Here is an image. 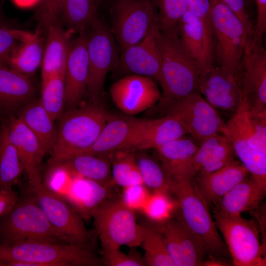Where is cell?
Segmentation results:
<instances>
[{
    "instance_id": "obj_36",
    "label": "cell",
    "mask_w": 266,
    "mask_h": 266,
    "mask_svg": "<svg viewBox=\"0 0 266 266\" xmlns=\"http://www.w3.org/2000/svg\"><path fill=\"white\" fill-rule=\"evenodd\" d=\"M141 244L144 250L146 266H174L168 254L163 236L156 227L140 225Z\"/></svg>"
},
{
    "instance_id": "obj_20",
    "label": "cell",
    "mask_w": 266,
    "mask_h": 266,
    "mask_svg": "<svg viewBox=\"0 0 266 266\" xmlns=\"http://www.w3.org/2000/svg\"><path fill=\"white\" fill-rule=\"evenodd\" d=\"M187 134L181 124L173 117L153 119L135 118L132 136L126 150L145 151L157 148Z\"/></svg>"
},
{
    "instance_id": "obj_2",
    "label": "cell",
    "mask_w": 266,
    "mask_h": 266,
    "mask_svg": "<svg viewBox=\"0 0 266 266\" xmlns=\"http://www.w3.org/2000/svg\"><path fill=\"white\" fill-rule=\"evenodd\" d=\"M111 117L99 102H91L64 112L57 128L49 168L87 151Z\"/></svg>"
},
{
    "instance_id": "obj_17",
    "label": "cell",
    "mask_w": 266,
    "mask_h": 266,
    "mask_svg": "<svg viewBox=\"0 0 266 266\" xmlns=\"http://www.w3.org/2000/svg\"><path fill=\"white\" fill-rule=\"evenodd\" d=\"M159 32L156 24L141 41L122 51L118 66L132 74L151 78L160 84L162 57Z\"/></svg>"
},
{
    "instance_id": "obj_13",
    "label": "cell",
    "mask_w": 266,
    "mask_h": 266,
    "mask_svg": "<svg viewBox=\"0 0 266 266\" xmlns=\"http://www.w3.org/2000/svg\"><path fill=\"white\" fill-rule=\"evenodd\" d=\"M242 68L241 100L253 113L266 112V51L252 36L245 44Z\"/></svg>"
},
{
    "instance_id": "obj_31",
    "label": "cell",
    "mask_w": 266,
    "mask_h": 266,
    "mask_svg": "<svg viewBox=\"0 0 266 266\" xmlns=\"http://www.w3.org/2000/svg\"><path fill=\"white\" fill-rule=\"evenodd\" d=\"M44 35L37 26L31 39L20 43L15 48L7 66L29 76L33 74L41 65L44 52Z\"/></svg>"
},
{
    "instance_id": "obj_35",
    "label": "cell",
    "mask_w": 266,
    "mask_h": 266,
    "mask_svg": "<svg viewBox=\"0 0 266 266\" xmlns=\"http://www.w3.org/2000/svg\"><path fill=\"white\" fill-rule=\"evenodd\" d=\"M111 175L113 183L123 188L143 181L136 156L133 152L121 150L110 154Z\"/></svg>"
},
{
    "instance_id": "obj_33",
    "label": "cell",
    "mask_w": 266,
    "mask_h": 266,
    "mask_svg": "<svg viewBox=\"0 0 266 266\" xmlns=\"http://www.w3.org/2000/svg\"><path fill=\"white\" fill-rule=\"evenodd\" d=\"M24 170L17 150L2 123L0 127V190L12 189Z\"/></svg>"
},
{
    "instance_id": "obj_10",
    "label": "cell",
    "mask_w": 266,
    "mask_h": 266,
    "mask_svg": "<svg viewBox=\"0 0 266 266\" xmlns=\"http://www.w3.org/2000/svg\"><path fill=\"white\" fill-rule=\"evenodd\" d=\"M89 28V33L86 32L89 66L87 93L91 102H100L106 77L117 67L119 57L113 34L103 22L97 17Z\"/></svg>"
},
{
    "instance_id": "obj_25",
    "label": "cell",
    "mask_w": 266,
    "mask_h": 266,
    "mask_svg": "<svg viewBox=\"0 0 266 266\" xmlns=\"http://www.w3.org/2000/svg\"><path fill=\"white\" fill-rule=\"evenodd\" d=\"M236 157L233 145L221 133H214L199 145L193 159L194 178L213 172L227 165Z\"/></svg>"
},
{
    "instance_id": "obj_16",
    "label": "cell",
    "mask_w": 266,
    "mask_h": 266,
    "mask_svg": "<svg viewBox=\"0 0 266 266\" xmlns=\"http://www.w3.org/2000/svg\"><path fill=\"white\" fill-rule=\"evenodd\" d=\"M178 34L200 75L215 67L214 40L212 27L188 10L179 22Z\"/></svg>"
},
{
    "instance_id": "obj_38",
    "label": "cell",
    "mask_w": 266,
    "mask_h": 266,
    "mask_svg": "<svg viewBox=\"0 0 266 266\" xmlns=\"http://www.w3.org/2000/svg\"><path fill=\"white\" fill-rule=\"evenodd\" d=\"M135 156L143 184L153 192L169 193L171 180L162 164L144 153Z\"/></svg>"
},
{
    "instance_id": "obj_37",
    "label": "cell",
    "mask_w": 266,
    "mask_h": 266,
    "mask_svg": "<svg viewBox=\"0 0 266 266\" xmlns=\"http://www.w3.org/2000/svg\"><path fill=\"white\" fill-rule=\"evenodd\" d=\"M65 79V76L56 75L42 81L39 100L54 121L60 119L64 113Z\"/></svg>"
},
{
    "instance_id": "obj_29",
    "label": "cell",
    "mask_w": 266,
    "mask_h": 266,
    "mask_svg": "<svg viewBox=\"0 0 266 266\" xmlns=\"http://www.w3.org/2000/svg\"><path fill=\"white\" fill-rule=\"evenodd\" d=\"M135 121V118L111 116L94 144L84 154L108 156L126 150Z\"/></svg>"
},
{
    "instance_id": "obj_42",
    "label": "cell",
    "mask_w": 266,
    "mask_h": 266,
    "mask_svg": "<svg viewBox=\"0 0 266 266\" xmlns=\"http://www.w3.org/2000/svg\"><path fill=\"white\" fill-rule=\"evenodd\" d=\"M63 0H41L35 14L37 26L45 34L50 25L59 20Z\"/></svg>"
},
{
    "instance_id": "obj_5",
    "label": "cell",
    "mask_w": 266,
    "mask_h": 266,
    "mask_svg": "<svg viewBox=\"0 0 266 266\" xmlns=\"http://www.w3.org/2000/svg\"><path fill=\"white\" fill-rule=\"evenodd\" d=\"M214 40V56L219 66L242 75L246 43L252 35L234 13L220 0H209Z\"/></svg>"
},
{
    "instance_id": "obj_18",
    "label": "cell",
    "mask_w": 266,
    "mask_h": 266,
    "mask_svg": "<svg viewBox=\"0 0 266 266\" xmlns=\"http://www.w3.org/2000/svg\"><path fill=\"white\" fill-rule=\"evenodd\" d=\"M174 266H199L206 259L196 237L176 217L157 224Z\"/></svg>"
},
{
    "instance_id": "obj_11",
    "label": "cell",
    "mask_w": 266,
    "mask_h": 266,
    "mask_svg": "<svg viewBox=\"0 0 266 266\" xmlns=\"http://www.w3.org/2000/svg\"><path fill=\"white\" fill-rule=\"evenodd\" d=\"M32 196L51 225L72 243L89 242L91 234L82 217L61 195L51 190L43 182L31 188Z\"/></svg>"
},
{
    "instance_id": "obj_22",
    "label": "cell",
    "mask_w": 266,
    "mask_h": 266,
    "mask_svg": "<svg viewBox=\"0 0 266 266\" xmlns=\"http://www.w3.org/2000/svg\"><path fill=\"white\" fill-rule=\"evenodd\" d=\"M250 174L239 160H234L213 172L200 174L194 179L207 204L214 205L225 195Z\"/></svg>"
},
{
    "instance_id": "obj_14",
    "label": "cell",
    "mask_w": 266,
    "mask_h": 266,
    "mask_svg": "<svg viewBox=\"0 0 266 266\" xmlns=\"http://www.w3.org/2000/svg\"><path fill=\"white\" fill-rule=\"evenodd\" d=\"M113 103L128 115L140 113L154 106L162 95L156 82L147 76L132 74L115 82L110 88Z\"/></svg>"
},
{
    "instance_id": "obj_19",
    "label": "cell",
    "mask_w": 266,
    "mask_h": 266,
    "mask_svg": "<svg viewBox=\"0 0 266 266\" xmlns=\"http://www.w3.org/2000/svg\"><path fill=\"white\" fill-rule=\"evenodd\" d=\"M3 121L19 153L31 188L40 186L43 183L41 164L46 154L40 141L19 117L11 116Z\"/></svg>"
},
{
    "instance_id": "obj_34",
    "label": "cell",
    "mask_w": 266,
    "mask_h": 266,
    "mask_svg": "<svg viewBox=\"0 0 266 266\" xmlns=\"http://www.w3.org/2000/svg\"><path fill=\"white\" fill-rule=\"evenodd\" d=\"M97 0H63L60 16L69 30L85 32L96 15Z\"/></svg>"
},
{
    "instance_id": "obj_32",
    "label": "cell",
    "mask_w": 266,
    "mask_h": 266,
    "mask_svg": "<svg viewBox=\"0 0 266 266\" xmlns=\"http://www.w3.org/2000/svg\"><path fill=\"white\" fill-rule=\"evenodd\" d=\"M40 141L45 153L51 152L57 133L54 121L39 99L28 102L19 116Z\"/></svg>"
},
{
    "instance_id": "obj_27",
    "label": "cell",
    "mask_w": 266,
    "mask_h": 266,
    "mask_svg": "<svg viewBox=\"0 0 266 266\" xmlns=\"http://www.w3.org/2000/svg\"><path fill=\"white\" fill-rule=\"evenodd\" d=\"M69 32L65 31L59 20L52 23L46 33L41 63V78L43 81L51 76L65 77L66 64L71 42Z\"/></svg>"
},
{
    "instance_id": "obj_4",
    "label": "cell",
    "mask_w": 266,
    "mask_h": 266,
    "mask_svg": "<svg viewBox=\"0 0 266 266\" xmlns=\"http://www.w3.org/2000/svg\"><path fill=\"white\" fill-rule=\"evenodd\" d=\"M33 242L72 243L51 225L32 196L19 199L12 208L0 218V244Z\"/></svg>"
},
{
    "instance_id": "obj_28",
    "label": "cell",
    "mask_w": 266,
    "mask_h": 266,
    "mask_svg": "<svg viewBox=\"0 0 266 266\" xmlns=\"http://www.w3.org/2000/svg\"><path fill=\"white\" fill-rule=\"evenodd\" d=\"M108 188L92 180L74 176L63 197L82 218L86 219L107 199Z\"/></svg>"
},
{
    "instance_id": "obj_26",
    "label": "cell",
    "mask_w": 266,
    "mask_h": 266,
    "mask_svg": "<svg viewBox=\"0 0 266 266\" xmlns=\"http://www.w3.org/2000/svg\"><path fill=\"white\" fill-rule=\"evenodd\" d=\"M266 193V189L250 175L214 204V214L228 216L241 215L243 212L258 208Z\"/></svg>"
},
{
    "instance_id": "obj_1",
    "label": "cell",
    "mask_w": 266,
    "mask_h": 266,
    "mask_svg": "<svg viewBox=\"0 0 266 266\" xmlns=\"http://www.w3.org/2000/svg\"><path fill=\"white\" fill-rule=\"evenodd\" d=\"M169 193L175 203L177 218L196 237L206 258L226 260L230 257L215 222L195 180H171Z\"/></svg>"
},
{
    "instance_id": "obj_44",
    "label": "cell",
    "mask_w": 266,
    "mask_h": 266,
    "mask_svg": "<svg viewBox=\"0 0 266 266\" xmlns=\"http://www.w3.org/2000/svg\"><path fill=\"white\" fill-rule=\"evenodd\" d=\"M150 195L143 184H138L124 188L121 199L130 209L141 211Z\"/></svg>"
},
{
    "instance_id": "obj_45",
    "label": "cell",
    "mask_w": 266,
    "mask_h": 266,
    "mask_svg": "<svg viewBox=\"0 0 266 266\" xmlns=\"http://www.w3.org/2000/svg\"><path fill=\"white\" fill-rule=\"evenodd\" d=\"M230 8L244 24L251 34L254 31V27L246 8V0H220Z\"/></svg>"
},
{
    "instance_id": "obj_21",
    "label": "cell",
    "mask_w": 266,
    "mask_h": 266,
    "mask_svg": "<svg viewBox=\"0 0 266 266\" xmlns=\"http://www.w3.org/2000/svg\"><path fill=\"white\" fill-rule=\"evenodd\" d=\"M89 72L86 31L79 34L71 44L65 79V106L67 108H74L87 93Z\"/></svg>"
},
{
    "instance_id": "obj_24",
    "label": "cell",
    "mask_w": 266,
    "mask_h": 266,
    "mask_svg": "<svg viewBox=\"0 0 266 266\" xmlns=\"http://www.w3.org/2000/svg\"><path fill=\"white\" fill-rule=\"evenodd\" d=\"M34 93L29 76L0 66V117L3 121L21 104L29 101Z\"/></svg>"
},
{
    "instance_id": "obj_6",
    "label": "cell",
    "mask_w": 266,
    "mask_h": 266,
    "mask_svg": "<svg viewBox=\"0 0 266 266\" xmlns=\"http://www.w3.org/2000/svg\"><path fill=\"white\" fill-rule=\"evenodd\" d=\"M161 52L162 97L175 99L199 92L200 72L179 37L161 32L159 34Z\"/></svg>"
},
{
    "instance_id": "obj_41",
    "label": "cell",
    "mask_w": 266,
    "mask_h": 266,
    "mask_svg": "<svg viewBox=\"0 0 266 266\" xmlns=\"http://www.w3.org/2000/svg\"><path fill=\"white\" fill-rule=\"evenodd\" d=\"M32 35V33L9 28L0 22V66H7L15 48L31 39Z\"/></svg>"
},
{
    "instance_id": "obj_23",
    "label": "cell",
    "mask_w": 266,
    "mask_h": 266,
    "mask_svg": "<svg viewBox=\"0 0 266 266\" xmlns=\"http://www.w3.org/2000/svg\"><path fill=\"white\" fill-rule=\"evenodd\" d=\"M198 145L185 136L157 148L161 164L171 180L193 179V159Z\"/></svg>"
},
{
    "instance_id": "obj_47",
    "label": "cell",
    "mask_w": 266,
    "mask_h": 266,
    "mask_svg": "<svg viewBox=\"0 0 266 266\" xmlns=\"http://www.w3.org/2000/svg\"><path fill=\"white\" fill-rule=\"evenodd\" d=\"M19 200L13 189L0 190V218L6 214Z\"/></svg>"
},
{
    "instance_id": "obj_12",
    "label": "cell",
    "mask_w": 266,
    "mask_h": 266,
    "mask_svg": "<svg viewBox=\"0 0 266 266\" xmlns=\"http://www.w3.org/2000/svg\"><path fill=\"white\" fill-rule=\"evenodd\" d=\"M115 10L113 31L121 51L141 41L158 24L150 0H119Z\"/></svg>"
},
{
    "instance_id": "obj_39",
    "label": "cell",
    "mask_w": 266,
    "mask_h": 266,
    "mask_svg": "<svg viewBox=\"0 0 266 266\" xmlns=\"http://www.w3.org/2000/svg\"><path fill=\"white\" fill-rule=\"evenodd\" d=\"M189 0H156L158 8L160 30L166 34L178 37V23L188 9Z\"/></svg>"
},
{
    "instance_id": "obj_46",
    "label": "cell",
    "mask_w": 266,
    "mask_h": 266,
    "mask_svg": "<svg viewBox=\"0 0 266 266\" xmlns=\"http://www.w3.org/2000/svg\"><path fill=\"white\" fill-rule=\"evenodd\" d=\"M188 10L204 23L212 28L209 0H189Z\"/></svg>"
},
{
    "instance_id": "obj_30",
    "label": "cell",
    "mask_w": 266,
    "mask_h": 266,
    "mask_svg": "<svg viewBox=\"0 0 266 266\" xmlns=\"http://www.w3.org/2000/svg\"><path fill=\"white\" fill-rule=\"evenodd\" d=\"M54 167L62 168L72 176L91 180L107 187L113 183L111 162L107 156L80 154L66 159Z\"/></svg>"
},
{
    "instance_id": "obj_15",
    "label": "cell",
    "mask_w": 266,
    "mask_h": 266,
    "mask_svg": "<svg viewBox=\"0 0 266 266\" xmlns=\"http://www.w3.org/2000/svg\"><path fill=\"white\" fill-rule=\"evenodd\" d=\"M242 75H238L220 66L200 75L199 91L217 110L232 115L241 100Z\"/></svg>"
},
{
    "instance_id": "obj_48",
    "label": "cell",
    "mask_w": 266,
    "mask_h": 266,
    "mask_svg": "<svg viewBox=\"0 0 266 266\" xmlns=\"http://www.w3.org/2000/svg\"><path fill=\"white\" fill-rule=\"evenodd\" d=\"M15 3L18 6L22 7H28L33 6L41 0H13Z\"/></svg>"
},
{
    "instance_id": "obj_9",
    "label": "cell",
    "mask_w": 266,
    "mask_h": 266,
    "mask_svg": "<svg viewBox=\"0 0 266 266\" xmlns=\"http://www.w3.org/2000/svg\"><path fill=\"white\" fill-rule=\"evenodd\" d=\"M213 218L233 265L266 266L265 247L260 241L259 232L254 221L241 215L214 214Z\"/></svg>"
},
{
    "instance_id": "obj_8",
    "label": "cell",
    "mask_w": 266,
    "mask_h": 266,
    "mask_svg": "<svg viewBox=\"0 0 266 266\" xmlns=\"http://www.w3.org/2000/svg\"><path fill=\"white\" fill-rule=\"evenodd\" d=\"M160 101L165 115L175 118L198 145L225 126L217 110L199 92L175 99L162 97Z\"/></svg>"
},
{
    "instance_id": "obj_40",
    "label": "cell",
    "mask_w": 266,
    "mask_h": 266,
    "mask_svg": "<svg viewBox=\"0 0 266 266\" xmlns=\"http://www.w3.org/2000/svg\"><path fill=\"white\" fill-rule=\"evenodd\" d=\"M169 193L154 191L150 194L141 211L153 222L159 224L172 217L175 203Z\"/></svg>"
},
{
    "instance_id": "obj_3",
    "label": "cell",
    "mask_w": 266,
    "mask_h": 266,
    "mask_svg": "<svg viewBox=\"0 0 266 266\" xmlns=\"http://www.w3.org/2000/svg\"><path fill=\"white\" fill-rule=\"evenodd\" d=\"M101 259L89 242L0 244L1 266H99Z\"/></svg>"
},
{
    "instance_id": "obj_43",
    "label": "cell",
    "mask_w": 266,
    "mask_h": 266,
    "mask_svg": "<svg viewBox=\"0 0 266 266\" xmlns=\"http://www.w3.org/2000/svg\"><path fill=\"white\" fill-rule=\"evenodd\" d=\"M102 264L107 266H146L144 260L136 253L125 254L119 249H102Z\"/></svg>"
},
{
    "instance_id": "obj_7",
    "label": "cell",
    "mask_w": 266,
    "mask_h": 266,
    "mask_svg": "<svg viewBox=\"0 0 266 266\" xmlns=\"http://www.w3.org/2000/svg\"><path fill=\"white\" fill-rule=\"evenodd\" d=\"M91 217L102 249L140 245V225L136 222L134 211L126 206L121 199H107L95 209Z\"/></svg>"
}]
</instances>
